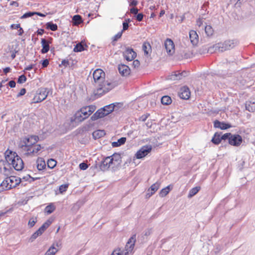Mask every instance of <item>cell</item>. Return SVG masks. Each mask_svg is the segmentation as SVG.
Returning <instances> with one entry per match:
<instances>
[{
	"mask_svg": "<svg viewBox=\"0 0 255 255\" xmlns=\"http://www.w3.org/2000/svg\"><path fill=\"white\" fill-rule=\"evenodd\" d=\"M124 55L126 60L128 61H131L136 59L137 57V53L133 49H128L124 52Z\"/></svg>",
	"mask_w": 255,
	"mask_h": 255,
	"instance_id": "17",
	"label": "cell"
},
{
	"mask_svg": "<svg viewBox=\"0 0 255 255\" xmlns=\"http://www.w3.org/2000/svg\"><path fill=\"white\" fill-rule=\"evenodd\" d=\"M37 168L39 170H42L46 168L45 160L42 158H38L37 162Z\"/></svg>",
	"mask_w": 255,
	"mask_h": 255,
	"instance_id": "24",
	"label": "cell"
},
{
	"mask_svg": "<svg viewBox=\"0 0 255 255\" xmlns=\"http://www.w3.org/2000/svg\"><path fill=\"white\" fill-rule=\"evenodd\" d=\"M54 221V218H50L44 224L42 225V226L40 227L39 229L35 232V233L33 234V236L31 237V238L29 239V242H33V241H35L37 238H38L39 236H40L42 235L45 232L46 230L47 229L49 226L52 224V223Z\"/></svg>",
	"mask_w": 255,
	"mask_h": 255,
	"instance_id": "7",
	"label": "cell"
},
{
	"mask_svg": "<svg viewBox=\"0 0 255 255\" xmlns=\"http://www.w3.org/2000/svg\"><path fill=\"white\" fill-rule=\"evenodd\" d=\"M151 149L152 147L151 146L148 145V146H144L137 152V153L136 154V157L138 159L144 158L151 152Z\"/></svg>",
	"mask_w": 255,
	"mask_h": 255,
	"instance_id": "12",
	"label": "cell"
},
{
	"mask_svg": "<svg viewBox=\"0 0 255 255\" xmlns=\"http://www.w3.org/2000/svg\"><path fill=\"white\" fill-rule=\"evenodd\" d=\"M93 79L97 83L100 84L104 82L105 79V73L102 69H98L96 70L93 74Z\"/></svg>",
	"mask_w": 255,
	"mask_h": 255,
	"instance_id": "11",
	"label": "cell"
},
{
	"mask_svg": "<svg viewBox=\"0 0 255 255\" xmlns=\"http://www.w3.org/2000/svg\"><path fill=\"white\" fill-rule=\"evenodd\" d=\"M242 138L239 135H232L229 138V144L233 146L238 147L242 143Z\"/></svg>",
	"mask_w": 255,
	"mask_h": 255,
	"instance_id": "14",
	"label": "cell"
},
{
	"mask_svg": "<svg viewBox=\"0 0 255 255\" xmlns=\"http://www.w3.org/2000/svg\"><path fill=\"white\" fill-rule=\"evenodd\" d=\"M190 37L191 42L194 46L197 45L199 42V38L196 32L194 31H191L190 33Z\"/></svg>",
	"mask_w": 255,
	"mask_h": 255,
	"instance_id": "21",
	"label": "cell"
},
{
	"mask_svg": "<svg viewBox=\"0 0 255 255\" xmlns=\"http://www.w3.org/2000/svg\"><path fill=\"white\" fill-rule=\"evenodd\" d=\"M68 184H63L62 185H61L59 187V191L60 193H63L65 192L68 190Z\"/></svg>",
	"mask_w": 255,
	"mask_h": 255,
	"instance_id": "42",
	"label": "cell"
},
{
	"mask_svg": "<svg viewBox=\"0 0 255 255\" xmlns=\"http://www.w3.org/2000/svg\"><path fill=\"white\" fill-rule=\"evenodd\" d=\"M56 209V206H55L53 204H50L48 205L46 209L44 210V212L46 213V214H50L51 213H52L55 211V210Z\"/></svg>",
	"mask_w": 255,
	"mask_h": 255,
	"instance_id": "32",
	"label": "cell"
},
{
	"mask_svg": "<svg viewBox=\"0 0 255 255\" xmlns=\"http://www.w3.org/2000/svg\"><path fill=\"white\" fill-rule=\"evenodd\" d=\"M179 97L182 99L188 100L190 97V89L187 86H183L179 90Z\"/></svg>",
	"mask_w": 255,
	"mask_h": 255,
	"instance_id": "15",
	"label": "cell"
},
{
	"mask_svg": "<svg viewBox=\"0 0 255 255\" xmlns=\"http://www.w3.org/2000/svg\"><path fill=\"white\" fill-rule=\"evenodd\" d=\"M232 135L231 134H230V133H226L225 134H224L223 136L222 137V140H226L227 139H228V138H230V137Z\"/></svg>",
	"mask_w": 255,
	"mask_h": 255,
	"instance_id": "46",
	"label": "cell"
},
{
	"mask_svg": "<svg viewBox=\"0 0 255 255\" xmlns=\"http://www.w3.org/2000/svg\"><path fill=\"white\" fill-rule=\"evenodd\" d=\"M142 18H143V16L142 14H139L138 15V16L137 17V19H138V21H140V20H142Z\"/></svg>",
	"mask_w": 255,
	"mask_h": 255,
	"instance_id": "51",
	"label": "cell"
},
{
	"mask_svg": "<svg viewBox=\"0 0 255 255\" xmlns=\"http://www.w3.org/2000/svg\"><path fill=\"white\" fill-rule=\"evenodd\" d=\"M222 136H221L220 133H216L214 136V137L212 140V142L214 144L218 145L220 143L221 140H222Z\"/></svg>",
	"mask_w": 255,
	"mask_h": 255,
	"instance_id": "28",
	"label": "cell"
},
{
	"mask_svg": "<svg viewBox=\"0 0 255 255\" xmlns=\"http://www.w3.org/2000/svg\"><path fill=\"white\" fill-rule=\"evenodd\" d=\"M106 134V132L104 130H97L94 132H93L92 136H93V138L96 140L101 138L102 137H104Z\"/></svg>",
	"mask_w": 255,
	"mask_h": 255,
	"instance_id": "23",
	"label": "cell"
},
{
	"mask_svg": "<svg viewBox=\"0 0 255 255\" xmlns=\"http://www.w3.org/2000/svg\"><path fill=\"white\" fill-rule=\"evenodd\" d=\"M118 70L120 74L123 76H127L131 73V70L129 67L124 64H120L119 66Z\"/></svg>",
	"mask_w": 255,
	"mask_h": 255,
	"instance_id": "20",
	"label": "cell"
},
{
	"mask_svg": "<svg viewBox=\"0 0 255 255\" xmlns=\"http://www.w3.org/2000/svg\"><path fill=\"white\" fill-rule=\"evenodd\" d=\"M121 160L120 155L115 153L110 157L106 158L102 161L100 168L103 171L114 170L120 164Z\"/></svg>",
	"mask_w": 255,
	"mask_h": 255,
	"instance_id": "2",
	"label": "cell"
},
{
	"mask_svg": "<svg viewBox=\"0 0 255 255\" xmlns=\"http://www.w3.org/2000/svg\"><path fill=\"white\" fill-rule=\"evenodd\" d=\"M205 31V32H206V35H207L208 36H209V37L212 35H213V33H214V30H213V28L211 26H206Z\"/></svg>",
	"mask_w": 255,
	"mask_h": 255,
	"instance_id": "38",
	"label": "cell"
},
{
	"mask_svg": "<svg viewBox=\"0 0 255 255\" xmlns=\"http://www.w3.org/2000/svg\"><path fill=\"white\" fill-rule=\"evenodd\" d=\"M61 247V243L60 242H56L51 246L46 253L45 255H55L60 250Z\"/></svg>",
	"mask_w": 255,
	"mask_h": 255,
	"instance_id": "13",
	"label": "cell"
},
{
	"mask_svg": "<svg viewBox=\"0 0 255 255\" xmlns=\"http://www.w3.org/2000/svg\"><path fill=\"white\" fill-rule=\"evenodd\" d=\"M22 182L19 177L12 176L5 179L0 185L1 192L7 191L18 186Z\"/></svg>",
	"mask_w": 255,
	"mask_h": 255,
	"instance_id": "5",
	"label": "cell"
},
{
	"mask_svg": "<svg viewBox=\"0 0 255 255\" xmlns=\"http://www.w3.org/2000/svg\"><path fill=\"white\" fill-rule=\"evenodd\" d=\"M238 42L237 40H228L225 41L224 42H221L213 46L210 48L209 51L211 52H222L224 51H227L230 49L233 48L236 46H237Z\"/></svg>",
	"mask_w": 255,
	"mask_h": 255,
	"instance_id": "6",
	"label": "cell"
},
{
	"mask_svg": "<svg viewBox=\"0 0 255 255\" xmlns=\"http://www.w3.org/2000/svg\"><path fill=\"white\" fill-rule=\"evenodd\" d=\"M87 48V46L86 45V44L83 42H80L77 44L76 46L75 47L74 51L76 52H81V51H84V50H86Z\"/></svg>",
	"mask_w": 255,
	"mask_h": 255,
	"instance_id": "25",
	"label": "cell"
},
{
	"mask_svg": "<svg viewBox=\"0 0 255 255\" xmlns=\"http://www.w3.org/2000/svg\"><path fill=\"white\" fill-rule=\"evenodd\" d=\"M42 46H43V49L42 50V53H46L49 50V44L48 43L47 41H46L45 40H43L42 42Z\"/></svg>",
	"mask_w": 255,
	"mask_h": 255,
	"instance_id": "35",
	"label": "cell"
},
{
	"mask_svg": "<svg viewBox=\"0 0 255 255\" xmlns=\"http://www.w3.org/2000/svg\"><path fill=\"white\" fill-rule=\"evenodd\" d=\"M11 29H17L20 35H22L24 33V31L22 29V27H20V25H13L11 26Z\"/></svg>",
	"mask_w": 255,
	"mask_h": 255,
	"instance_id": "39",
	"label": "cell"
},
{
	"mask_svg": "<svg viewBox=\"0 0 255 255\" xmlns=\"http://www.w3.org/2000/svg\"><path fill=\"white\" fill-rule=\"evenodd\" d=\"M41 149H42V147L40 145L34 146V147H33L29 149V150H27V152H28V153H31V154L37 153L38 151H40Z\"/></svg>",
	"mask_w": 255,
	"mask_h": 255,
	"instance_id": "33",
	"label": "cell"
},
{
	"mask_svg": "<svg viewBox=\"0 0 255 255\" xmlns=\"http://www.w3.org/2000/svg\"><path fill=\"white\" fill-rule=\"evenodd\" d=\"M5 157L6 161L12 165L16 170L20 171L23 170L25 166L24 162L16 153L7 149L5 153Z\"/></svg>",
	"mask_w": 255,
	"mask_h": 255,
	"instance_id": "1",
	"label": "cell"
},
{
	"mask_svg": "<svg viewBox=\"0 0 255 255\" xmlns=\"http://www.w3.org/2000/svg\"><path fill=\"white\" fill-rule=\"evenodd\" d=\"M142 49L144 51L145 55L147 57H149L151 55L152 51V49L151 45L148 42L144 43L142 46Z\"/></svg>",
	"mask_w": 255,
	"mask_h": 255,
	"instance_id": "22",
	"label": "cell"
},
{
	"mask_svg": "<svg viewBox=\"0 0 255 255\" xmlns=\"http://www.w3.org/2000/svg\"><path fill=\"white\" fill-rule=\"evenodd\" d=\"M49 93V89L46 88H42L40 89L35 94L33 98L32 103H38L44 100L48 97Z\"/></svg>",
	"mask_w": 255,
	"mask_h": 255,
	"instance_id": "8",
	"label": "cell"
},
{
	"mask_svg": "<svg viewBox=\"0 0 255 255\" xmlns=\"http://www.w3.org/2000/svg\"><path fill=\"white\" fill-rule=\"evenodd\" d=\"M122 104L121 103H114L105 106L98 110L92 116L91 120L92 121H96L106 117L108 115L113 113V112L119 109L122 106Z\"/></svg>",
	"mask_w": 255,
	"mask_h": 255,
	"instance_id": "4",
	"label": "cell"
},
{
	"mask_svg": "<svg viewBox=\"0 0 255 255\" xmlns=\"http://www.w3.org/2000/svg\"><path fill=\"white\" fill-rule=\"evenodd\" d=\"M214 126L215 127H218L220 129L226 130L229 129L231 127L229 124H226L225 123L220 122L218 121H216L214 122Z\"/></svg>",
	"mask_w": 255,
	"mask_h": 255,
	"instance_id": "26",
	"label": "cell"
},
{
	"mask_svg": "<svg viewBox=\"0 0 255 255\" xmlns=\"http://www.w3.org/2000/svg\"><path fill=\"white\" fill-rule=\"evenodd\" d=\"M37 222V219L36 217H33L31 218L29 221V228H32L35 226V224Z\"/></svg>",
	"mask_w": 255,
	"mask_h": 255,
	"instance_id": "40",
	"label": "cell"
},
{
	"mask_svg": "<svg viewBox=\"0 0 255 255\" xmlns=\"http://www.w3.org/2000/svg\"><path fill=\"white\" fill-rule=\"evenodd\" d=\"M48 64H49V61H48V59H46V60H44V62H43L42 66H43L44 68H46V67L48 65Z\"/></svg>",
	"mask_w": 255,
	"mask_h": 255,
	"instance_id": "48",
	"label": "cell"
},
{
	"mask_svg": "<svg viewBox=\"0 0 255 255\" xmlns=\"http://www.w3.org/2000/svg\"><path fill=\"white\" fill-rule=\"evenodd\" d=\"M33 15H38L40 16H45V15H43L42 14L38 13H33H33H26V14H25V15L22 16L21 18H29L30 16H32Z\"/></svg>",
	"mask_w": 255,
	"mask_h": 255,
	"instance_id": "37",
	"label": "cell"
},
{
	"mask_svg": "<svg viewBox=\"0 0 255 255\" xmlns=\"http://www.w3.org/2000/svg\"><path fill=\"white\" fill-rule=\"evenodd\" d=\"M246 108L250 112H255V96L252 97L247 102Z\"/></svg>",
	"mask_w": 255,
	"mask_h": 255,
	"instance_id": "18",
	"label": "cell"
},
{
	"mask_svg": "<svg viewBox=\"0 0 255 255\" xmlns=\"http://www.w3.org/2000/svg\"><path fill=\"white\" fill-rule=\"evenodd\" d=\"M88 166H89L87 164H85V163L83 162V163H81L80 164V166L79 167H80V168L81 170H86L87 169Z\"/></svg>",
	"mask_w": 255,
	"mask_h": 255,
	"instance_id": "45",
	"label": "cell"
},
{
	"mask_svg": "<svg viewBox=\"0 0 255 255\" xmlns=\"http://www.w3.org/2000/svg\"><path fill=\"white\" fill-rule=\"evenodd\" d=\"M27 81V78L25 75H22L18 78V84H22L25 82H26Z\"/></svg>",
	"mask_w": 255,
	"mask_h": 255,
	"instance_id": "44",
	"label": "cell"
},
{
	"mask_svg": "<svg viewBox=\"0 0 255 255\" xmlns=\"http://www.w3.org/2000/svg\"><path fill=\"white\" fill-rule=\"evenodd\" d=\"M140 65V63L138 61V60H135V61H134V63H133V66L135 68H138Z\"/></svg>",
	"mask_w": 255,
	"mask_h": 255,
	"instance_id": "47",
	"label": "cell"
},
{
	"mask_svg": "<svg viewBox=\"0 0 255 255\" xmlns=\"http://www.w3.org/2000/svg\"><path fill=\"white\" fill-rule=\"evenodd\" d=\"M39 140V138L37 136H29L24 138L22 141V146L23 147H31L37 144Z\"/></svg>",
	"mask_w": 255,
	"mask_h": 255,
	"instance_id": "10",
	"label": "cell"
},
{
	"mask_svg": "<svg viewBox=\"0 0 255 255\" xmlns=\"http://www.w3.org/2000/svg\"><path fill=\"white\" fill-rule=\"evenodd\" d=\"M161 102H162V105L168 106V105H170L171 104L172 100L170 97L168 96H165L162 97V100H161Z\"/></svg>",
	"mask_w": 255,
	"mask_h": 255,
	"instance_id": "31",
	"label": "cell"
},
{
	"mask_svg": "<svg viewBox=\"0 0 255 255\" xmlns=\"http://www.w3.org/2000/svg\"><path fill=\"white\" fill-rule=\"evenodd\" d=\"M96 109V107L94 105H89L81 108L73 116L71 121L75 122H83L89 118L95 112Z\"/></svg>",
	"mask_w": 255,
	"mask_h": 255,
	"instance_id": "3",
	"label": "cell"
},
{
	"mask_svg": "<svg viewBox=\"0 0 255 255\" xmlns=\"http://www.w3.org/2000/svg\"><path fill=\"white\" fill-rule=\"evenodd\" d=\"M122 251L120 248H117L113 252L111 255H122Z\"/></svg>",
	"mask_w": 255,
	"mask_h": 255,
	"instance_id": "43",
	"label": "cell"
},
{
	"mask_svg": "<svg viewBox=\"0 0 255 255\" xmlns=\"http://www.w3.org/2000/svg\"><path fill=\"white\" fill-rule=\"evenodd\" d=\"M200 190V187H199V186H197V187L193 188V189H192L190 191L189 194H188V197L191 198L194 196H195L196 194L198 193Z\"/></svg>",
	"mask_w": 255,
	"mask_h": 255,
	"instance_id": "34",
	"label": "cell"
},
{
	"mask_svg": "<svg viewBox=\"0 0 255 255\" xmlns=\"http://www.w3.org/2000/svg\"><path fill=\"white\" fill-rule=\"evenodd\" d=\"M83 22L81 16L79 15H76L73 18L72 23L74 26H79Z\"/></svg>",
	"mask_w": 255,
	"mask_h": 255,
	"instance_id": "29",
	"label": "cell"
},
{
	"mask_svg": "<svg viewBox=\"0 0 255 255\" xmlns=\"http://www.w3.org/2000/svg\"><path fill=\"white\" fill-rule=\"evenodd\" d=\"M166 50L169 55H172L175 51V46L172 40L170 39L166 40L165 42Z\"/></svg>",
	"mask_w": 255,
	"mask_h": 255,
	"instance_id": "16",
	"label": "cell"
},
{
	"mask_svg": "<svg viewBox=\"0 0 255 255\" xmlns=\"http://www.w3.org/2000/svg\"><path fill=\"white\" fill-rule=\"evenodd\" d=\"M159 187H160V184H159V183L157 182V183H155V184H153L151 187L149 188V189L148 190L147 192V193H146V197L147 198H149V197H151L152 195L154 194L156 192V191L158 190H159Z\"/></svg>",
	"mask_w": 255,
	"mask_h": 255,
	"instance_id": "19",
	"label": "cell"
},
{
	"mask_svg": "<svg viewBox=\"0 0 255 255\" xmlns=\"http://www.w3.org/2000/svg\"><path fill=\"white\" fill-rule=\"evenodd\" d=\"M172 185H170L169 186H167L166 188H164L162 191H160V196L161 197H166V195H168V193H170L171 190H172Z\"/></svg>",
	"mask_w": 255,
	"mask_h": 255,
	"instance_id": "27",
	"label": "cell"
},
{
	"mask_svg": "<svg viewBox=\"0 0 255 255\" xmlns=\"http://www.w3.org/2000/svg\"><path fill=\"white\" fill-rule=\"evenodd\" d=\"M10 70V69L9 68H6L4 69V71L5 73H7V72H9Z\"/></svg>",
	"mask_w": 255,
	"mask_h": 255,
	"instance_id": "52",
	"label": "cell"
},
{
	"mask_svg": "<svg viewBox=\"0 0 255 255\" xmlns=\"http://www.w3.org/2000/svg\"><path fill=\"white\" fill-rule=\"evenodd\" d=\"M57 162L53 159H49L48 161V166L50 168H53L57 166Z\"/></svg>",
	"mask_w": 255,
	"mask_h": 255,
	"instance_id": "36",
	"label": "cell"
},
{
	"mask_svg": "<svg viewBox=\"0 0 255 255\" xmlns=\"http://www.w3.org/2000/svg\"><path fill=\"white\" fill-rule=\"evenodd\" d=\"M26 93V90L25 89H22L21 90V91H20V93L18 94V96H23V95H25Z\"/></svg>",
	"mask_w": 255,
	"mask_h": 255,
	"instance_id": "49",
	"label": "cell"
},
{
	"mask_svg": "<svg viewBox=\"0 0 255 255\" xmlns=\"http://www.w3.org/2000/svg\"><path fill=\"white\" fill-rule=\"evenodd\" d=\"M47 27H48V29H51V31H55L57 29V25H55V24H53V23H51V22L48 23L47 25Z\"/></svg>",
	"mask_w": 255,
	"mask_h": 255,
	"instance_id": "41",
	"label": "cell"
},
{
	"mask_svg": "<svg viewBox=\"0 0 255 255\" xmlns=\"http://www.w3.org/2000/svg\"><path fill=\"white\" fill-rule=\"evenodd\" d=\"M126 138H122L119 139L118 142H114L112 144V146L114 148H116V147H119L120 146H122L125 144L126 142Z\"/></svg>",
	"mask_w": 255,
	"mask_h": 255,
	"instance_id": "30",
	"label": "cell"
},
{
	"mask_svg": "<svg viewBox=\"0 0 255 255\" xmlns=\"http://www.w3.org/2000/svg\"><path fill=\"white\" fill-rule=\"evenodd\" d=\"M136 242V236L134 235L128 240L125 248L124 255H129L133 251Z\"/></svg>",
	"mask_w": 255,
	"mask_h": 255,
	"instance_id": "9",
	"label": "cell"
},
{
	"mask_svg": "<svg viewBox=\"0 0 255 255\" xmlns=\"http://www.w3.org/2000/svg\"><path fill=\"white\" fill-rule=\"evenodd\" d=\"M9 85L11 87V88H14L15 87V86H16V83H15L14 81H12L11 82H9Z\"/></svg>",
	"mask_w": 255,
	"mask_h": 255,
	"instance_id": "50",
	"label": "cell"
}]
</instances>
